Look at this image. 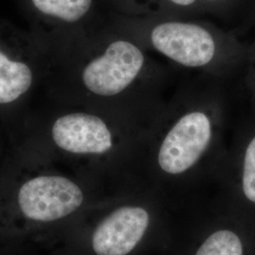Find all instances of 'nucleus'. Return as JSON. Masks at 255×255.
I'll return each mask as SVG.
<instances>
[{
  "mask_svg": "<svg viewBox=\"0 0 255 255\" xmlns=\"http://www.w3.org/2000/svg\"><path fill=\"white\" fill-rule=\"evenodd\" d=\"M84 193L70 178L52 171L30 174L20 182L11 199L13 212L24 225H54L81 208Z\"/></svg>",
  "mask_w": 255,
  "mask_h": 255,
  "instance_id": "obj_1",
  "label": "nucleus"
},
{
  "mask_svg": "<svg viewBox=\"0 0 255 255\" xmlns=\"http://www.w3.org/2000/svg\"><path fill=\"white\" fill-rule=\"evenodd\" d=\"M145 63V55L135 44L123 39L116 40L82 67L81 82L94 96L115 97L136 81Z\"/></svg>",
  "mask_w": 255,
  "mask_h": 255,
  "instance_id": "obj_2",
  "label": "nucleus"
},
{
  "mask_svg": "<svg viewBox=\"0 0 255 255\" xmlns=\"http://www.w3.org/2000/svg\"><path fill=\"white\" fill-rule=\"evenodd\" d=\"M213 137V119L202 109L184 112L164 137L158 164L165 173L180 175L189 170L206 151Z\"/></svg>",
  "mask_w": 255,
  "mask_h": 255,
  "instance_id": "obj_3",
  "label": "nucleus"
},
{
  "mask_svg": "<svg viewBox=\"0 0 255 255\" xmlns=\"http://www.w3.org/2000/svg\"><path fill=\"white\" fill-rule=\"evenodd\" d=\"M48 136L58 150L76 156L106 154L115 142L107 120L86 111H70L56 117L48 128Z\"/></svg>",
  "mask_w": 255,
  "mask_h": 255,
  "instance_id": "obj_4",
  "label": "nucleus"
},
{
  "mask_svg": "<svg viewBox=\"0 0 255 255\" xmlns=\"http://www.w3.org/2000/svg\"><path fill=\"white\" fill-rule=\"evenodd\" d=\"M150 42L157 51L187 67L205 66L216 55L214 37L204 27L190 23H162L152 29Z\"/></svg>",
  "mask_w": 255,
  "mask_h": 255,
  "instance_id": "obj_5",
  "label": "nucleus"
},
{
  "mask_svg": "<svg viewBox=\"0 0 255 255\" xmlns=\"http://www.w3.org/2000/svg\"><path fill=\"white\" fill-rule=\"evenodd\" d=\"M149 224L147 211L139 206H123L101 220L92 236L96 255H129L145 236Z\"/></svg>",
  "mask_w": 255,
  "mask_h": 255,
  "instance_id": "obj_6",
  "label": "nucleus"
},
{
  "mask_svg": "<svg viewBox=\"0 0 255 255\" xmlns=\"http://www.w3.org/2000/svg\"><path fill=\"white\" fill-rule=\"evenodd\" d=\"M36 80V72L26 55L0 42V107L22 101Z\"/></svg>",
  "mask_w": 255,
  "mask_h": 255,
  "instance_id": "obj_7",
  "label": "nucleus"
},
{
  "mask_svg": "<svg viewBox=\"0 0 255 255\" xmlns=\"http://www.w3.org/2000/svg\"><path fill=\"white\" fill-rule=\"evenodd\" d=\"M30 3L37 12L46 18L74 24L88 13L93 0H30Z\"/></svg>",
  "mask_w": 255,
  "mask_h": 255,
  "instance_id": "obj_8",
  "label": "nucleus"
},
{
  "mask_svg": "<svg viewBox=\"0 0 255 255\" xmlns=\"http://www.w3.org/2000/svg\"><path fill=\"white\" fill-rule=\"evenodd\" d=\"M196 255H243V246L234 232L221 230L212 234L202 243Z\"/></svg>",
  "mask_w": 255,
  "mask_h": 255,
  "instance_id": "obj_9",
  "label": "nucleus"
},
{
  "mask_svg": "<svg viewBox=\"0 0 255 255\" xmlns=\"http://www.w3.org/2000/svg\"><path fill=\"white\" fill-rule=\"evenodd\" d=\"M242 186L247 199L255 203V137L247 147L243 166Z\"/></svg>",
  "mask_w": 255,
  "mask_h": 255,
  "instance_id": "obj_10",
  "label": "nucleus"
},
{
  "mask_svg": "<svg viewBox=\"0 0 255 255\" xmlns=\"http://www.w3.org/2000/svg\"><path fill=\"white\" fill-rule=\"evenodd\" d=\"M172 1L175 4L180 5V6H189L193 4L196 0H170Z\"/></svg>",
  "mask_w": 255,
  "mask_h": 255,
  "instance_id": "obj_11",
  "label": "nucleus"
}]
</instances>
